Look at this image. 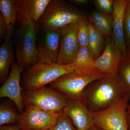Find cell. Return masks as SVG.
<instances>
[{"mask_svg":"<svg viewBox=\"0 0 130 130\" xmlns=\"http://www.w3.org/2000/svg\"><path fill=\"white\" fill-rule=\"evenodd\" d=\"M128 95L118 76L92 81L83 92L81 101L92 113L107 109Z\"/></svg>","mask_w":130,"mask_h":130,"instance_id":"6da1fadb","label":"cell"},{"mask_svg":"<svg viewBox=\"0 0 130 130\" xmlns=\"http://www.w3.org/2000/svg\"><path fill=\"white\" fill-rule=\"evenodd\" d=\"M37 33V25L30 20L22 22L13 33L16 62L24 69L38 61Z\"/></svg>","mask_w":130,"mask_h":130,"instance_id":"7a4b0ae2","label":"cell"},{"mask_svg":"<svg viewBox=\"0 0 130 130\" xmlns=\"http://www.w3.org/2000/svg\"><path fill=\"white\" fill-rule=\"evenodd\" d=\"M76 69L73 63L61 65L38 61L23 72L21 83L25 90H35L50 84Z\"/></svg>","mask_w":130,"mask_h":130,"instance_id":"3957f363","label":"cell"},{"mask_svg":"<svg viewBox=\"0 0 130 130\" xmlns=\"http://www.w3.org/2000/svg\"><path fill=\"white\" fill-rule=\"evenodd\" d=\"M88 20L84 12L65 1L51 0L37 25L38 27L60 29L70 24Z\"/></svg>","mask_w":130,"mask_h":130,"instance_id":"277c9868","label":"cell"},{"mask_svg":"<svg viewBox=\"0 0 130 130\" xmlns=\"http://www.w3.org/2000/svg\"><path fill=\"white\" fill-rule=\"evenodd\" d=\"M97 69H76L50 84V88L69 99L81 100L83 92L92 81L107 77Z\"/></svg>","mask_w":130,"mask_h":130,"instance_id":"5b68a950","label":"cell"},{"mask_svg":"<svg viewBox=\"0 0 130 130\" xmlns=\"http://www.w3.org/2000/svg\"><path fill=\"white\" fill-rule=\"evenodd\" d=\"M23 98L25 107H32L54 112L62 111L68 101L60 93L46 86L34 90H25Z\"/></svg>","mask_w":130,"mask_h":130,"instance_id":"8992f818","label":"cell"},{"mask_svg":"<svg viewBox=\"0 0 130 130\" xmlns=\"http://www.w3.org/2000/svg\"><path fill=\"white\" fill-rule=\"evenodd\" d=\"M129 95L104 111L93 113L94 124L104 130H129Z\"/></svg>","mask_w":130,"mask_h":130,"instance_id":"52a82bcc","label":"cell"},{"mask_svg":"<svg viewBox=\"0 0 130 130\" xmlns=\"http://www.w3.org/2000/svg\"><path fill=\"white\" fill-rule=\"evenodd\" d=\"M61 36L60 29L37 26L39 62L49 64L57 63Z\"/></svg>","mask_w":130,"mask_h":130,"instance_id":"ba28073f","label":"cell"},{"mask_svg":"<svg viewBox=\"0 0 130 130\" xmlns=\"http://www.w3.org/2000/svg\"><path fill=\"white\" fill-rule=\"evenodd\" d=\"M60 112L27 107L20 114L18 125L21 130H46L57 121Z\"/></svg>","mask_w":130,"mask_h":130,"instance_id":"9c48e42d","label":"cell"},{"mask_svg":"<svg viewBox=\"0 0 130 130\" xmlns=\"http://www.w3.org/2000/svg\"><path fill=\"white\" fill-rule=\"evenodd\" d=\"M78 23L70 24L60 28L61 36L57 63L73 64L79 48L77 40Z\"/></svg>","mask_w":130,"mask_h":130,"instance_id":"30bf717a","label":"cell"},{"mask_svg":"<svg viewBox=\"0 0 130 130\" xmlns=\"http://www.w3.org/2000/svg\"><path fill=\"white\" fill-rule=\"evenodd\" d=\"M24 70L17 62H14L7 79L0 89V98H8L13 102L21 113L24 111L21 85Z\"/></svg>","mask_w":130,"mask_h":130,"instance_id":"8fae6325","label":"cell"},{"mask_svg":"<svg viewBox=\"0 0 130 130\" xmlns=\"http://www.w3.org/2000/svg\"><path fill=\"white\" fill-rule=\"evenodd\" d=\"M123 57V53L112 38H107L104 51L95 60L96 68L107 77L115 76L118 75L119 65Z\"/></svg>","mask_w":130,"mask_h":130,"instance_id":"7c38bea8","label":"cell"},{"mask_svg":"<svg viewBox=\"0 0 130 130\" xmlns=\"http://www.w3.org/2000/svg\"><path fill=\"white\" fill-rule=\"evenodd\" d=\"M63 111L70 118L77 130H88L94 125L93 113L81 100L69 99Z\"/></svg>","mask_w":130,"mask_h":130,"instance_id":"4fadbf2b","label":"cell"},{"mask_svg":"<svg viewBox=\"0 0 130 130\" xmlns=\"http://www.w3.org/2000/svg\"><path fill=\"white\" fill-rule=\"evenodd\" d=\"M51 0H15L18 13V24L30 20L37 24Z\"/></svg>","mask_w":130,"mask_h":130,"instance_id":"5bb4252c","label":"cell"},{"mask_svg":"<svg viewBox=\"0 0 130 130\" xmlns=\"http://www.w3.org/2000/svg\"><path fill=\"white\" fill-rule=\"evenodd\" d=\"M129 0H115L113 12L112 38L124 58L126 57L124 35V16L126 8Z\"/></svg>","mask_w":130,"mask_h":130,"instance_id":"9a60e30c","label":"cell"},{"mask_svg":"<svg viewBox=\"0 0 130 130\" xmlns=\"http://www.w3.org/2000/svg\"><path fill=\"white\" fill-rule=\"evenodd\" d=\"M14 28L8 31L6 38L0 47V81L3 84L7 79L15 56L12 37Z\"/></svg>","mask_w":130,"mask_h":130,"instance_id":"2e32d148","label":"cell"},{"mask_svg":"<svg viewBox=\"0 0 130 130\" xmlns=\"http://www.w3.org/2000/svg\"><path fill=\"white\" fill-rule=\"evenodd\" d=\"M88 20L94 27L106 38L112 37V15L98 11H93L88 16Z\"/></svg>","mask_w":130,"mask_h":130,"instance_id":"e0dca14e","label":"cell"},{"mask_svg":"<svg viewBox=\"0 0 130 130\" xmlns=\"http://www.w3.org/2000/svg\"><path fill=\"white\" fill-rule=\"evenodd\" d=\"M88 25L89 30L88 47L95 60L104 51L106 43V38L95 29L88 20Z\"/></svg>","mask_w":130,"mask_h":130,"instance_id":"ac0fdd59","label":"cell"},{"mask_svg":"<svg viewBox=\"0 0 130 130\" xmlns=\"http://www.w3.org/2000/svg\"><path fill=\"white\" fill-rule=\"evenodd\" d=\"M0 10L7 24L8 30L18 24V13L15 0H1Z\"/></svg>","mask_w":130,"mask_h":130,"instance_id":"d6986e66","label":"cell"},{"mask_svg":"<svg viewBox=\"0 0 130 130\" xmlns=\"http://www.w3.org/2000/svg\"><path fill=\"white\" fill-rule=\"evenodd\" d=\"M73 64L78 70L97 69L95 65L94 59L88 47H79Z\"/></svg>","mask_w":130,"mask_h":130,"instance_id":"ffe728a7","label":"cell"},{"mask_svg":"<svg viewBox=\"0 0 130 130\" xmlns=\"http://www.w3.org/2000/svg\"><path fill=\"white\" fill-rule=\"evenodd\" d=\"M20 115L9 104L6 103H1L0 105V126L18 123Z\"/></svg>","mask_w":130,"mask_h":130,"instance_id":"44dd1931","label":"cell"},{"mask_svg":"<svg viewBox=\"0 0 130 130\" xmlns=\"http://www.w3.org/2000/svg\"><path fill=\"white\" fill-rule=\"evenodd\" d=\"M118 76L130 98V59L122 58L119 65Z\"/></svg>","mask_w":130,"mask_h":130,"instance_id":"7402d4cb","label":"cell"},{"mask_svg":"<svg viewBox=\"0 0 130 130\" xmlns=\"http://www.w3.org/2000/svg\"><path fill=\"white\" fill-rule=\"evenodd\" d=\"M123 29L126 58L130 59V0L125 12Z\"/></svg>","mask_w":130,"mask_h":130,"instance_id":"603a6c76","label":"cell"},{"mask_svg":"<svg viewBox=\"0 0 130 130\" xmlns=\"http://www.w3.org/2000/svg\"><path fill=\"white\" fill-rule=\"evenodd\" d=\"M46 130H77L70 118L63 111H61L57 121Z\"/></svg>","mask_w":130,"mask_h":130,"instance_id":"cb8c5ba5","label":"cell"},{"mask_svg":"<svg viewBox=\"0 0 130 130\" xmlns=\"http://www.w3.org/2000/svg\"><path fill=\"white\" fill-rule=\"evenodd\" d=\"M77 40L79 47H88L89 30L88 20L79 23L77 31Z\"/></svg>","mask_w":130,"mask_h":130,"instance_id":"d4e9b609","label":"cell"},{"mask_svg":"<svg viewBox=\"0 0 130 130\" xmlns=\"http://www.w3.org/2000/svg\"><path fill=\"white\" fill-rule=\"evenodd\" d=\"M113 0H95L94 5L99 11L105 14L112 15L113 10Z\"/></svg>","mask_w":130,"mask_h":130,"instance_id":"484cf974","label":"cell"},{"mask_svg":"<svg viewBox=\"0 0 130 130\" xmlns=\"http://www.w3.org/2000/svg\"><path fill=\"white\" fill-rule=\"evenodd\" d=\"M8 33V27L5 19L0 13V39L1 41L5 40Z\"/></svg>","mask_w":130,"mask_h":130,"instance_id":"4316f807","label":"cell"},{"mask_svg":"<svg viewBox=\"0 0 130 130\" xmlns=\"http://www.w3.org/2000/svg\"><path fill=\"white\" fill-rule=\"evenodd\" d=\"M68 1L73 4L80 6H86L88 5L90 2V1L88 0H71Z\"/></svg>","mask_w":130,"mask_h":130,"instance_id":"83f0119b","label":"cell"},{"mask_svg":"<svg viewBox=\"0 0 130 130\" xmlns=\"http://www.w3.org/2000/svg\"><path fill=\"white\" fill-rule=\"evenodd\" d=\"M0 130H21L20 127L18 124L6 125L1 126Z\"/></svg>","mask_w":130,"mask_h":130,"instance_id":"f1b7e54d","label":"cell"},{"mask_svg":"<svg viewBox=\"0 0 130 130\" xmlns=\"http://www.w3.org/2000/svg\"><path fill=\"white\" fill-rule=\"evenodd\" d=\"M88 130H104L103 129H102L94 125H93L91 126L89 128V129Z\"/></svg>","mask_w":130,"mask_h":130,"instance_id":"f546056e","label":"cell"},{"mask_svg":"<svg viewBox=\"0 0 130 130\" xmlns=\"http://www.w3.org/2000/svg\"><path fill=\"white\" fill-rule=\"evenodd\" d=\"M128 119L129 130H130V115L128 113Z\"/></svg>","mask_w":130,"mask_h":130,"instance_id":"4dcf8cb0","label":"cell"},{"mask_svg":"<svg viewBox=\"0 0 130 130\" xmlns=\"http://www.w3.org/2000/svg\"><path fill=\"white\" fill-rule=\"evenodd\" d=\"M127 112L130 115V104L128 105L127 107Z\"/></svg>","mask_w":130,"mask_h":130,"instance_id":"1f68e13d","label":"cell"},{"mask_svg":"<svg viewBox=\"0 0 130 130\" xmlns=\"http://www.w3.org/2000/svg\"></svg>","mask_w":130,"mask_h":130,"instance_id":"d6a6232c","label":"cell"}]
</instances>
